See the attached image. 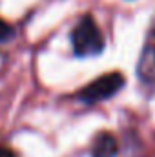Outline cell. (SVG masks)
I'll use <instances>...</instances> for the list:
<instances>
[{
  "mask_svg": "<svg viewBox=\"0 0 155 157\" xmlns=\"http://www.w3.org/2000/svg\"><path fill=\"white\" fill-rule=\"evenodd\" d=\"M71 46L77 57H95L102 53L104 49V39L95 24V20L86 15L78 20V24L71 31Z\"/></svg>",
  "mask_w": 155,
  "mask_h": 157,
  "instance_id": "cell-1",
  "label": "cell"
},
{
  "mask_svg": "<svg viewBox=\"0 0 155 157\" xmlns=\"http://www.w3.org/2000/svg\"><path fill=\"white\" fill-rule=\"evenodd\" d=\"M124 86V77L119 71H112L108 75L95 78L93 82L86 84L80 91L77 93L78 101L86 102V104H95L100 101H106L110 97H113L117 91Z\"/></svg>",
  "mask_w": 155,
  "mask_h": 157,
  "instance_id": "cell-2",
  "label": "cell"
},
{
  "mask_svg": "<svg viewBox=\"0 0 155 157\" xmlns=\"http://www.w3.org/2000/svg\"><path fill=\"white\" fill-rule=\"evenodd\" d=\"M137 77L144 86L155 88V46L153 44H146L142 48L141 57H139V64H137Z\"/></svg>",
  "mask_w": 155,
  "mask_h": 157,
  "instance_id": "cell-3",
  "label": "cell"
},
{
  "mask_svg": "<svg viewBox=\"0 0 155 157\" xmlns=\"http://www.w3.org/2000/svg\"><path fill=\"white\" fill-rule=\"evenodd\" d=\"M119 144L115 137L108 132H100L91 144V157H115Z\"/></svg>",
  "mask_w": 155,
  "mask_h": 157,
  "instance_id": "cell-4",
  "label": "cell"
},
{
  "mask_svg": "<svg viewBox=\"0 0 155 157\" xmlns=\"http://www.w3.org/2000/svg\"><path fill=\"white\" fill-rule=\"evenodd\" d=\"M13 35H15L13 28H11L7 22H4V20L0 18V42H7Z\"/></svg>",
  "mask_w": 155,
  "mask_h": 157,
  "instance_id": "cell-5",
  "label": "cell"
},
{
  "mask_svg": "<svg viewBox=\"0 0 155 157\" xmlns=\"http://www.w3.org/2000/svg\"><path fill=\"white\" fill-rule=\"evenodd\" d=\"M0 157H17L15 155V152L13 150H9V148H0Z\"/></svg>",
  "mask_w": 155,
  "mask_h": 157,
  "instance_id": "cell-6",
  "label": "cell"
},
{
  "mask_svg": "<svg viewBox=\"0 0 155 157\" xmlns=\"http://www.w3.org/2000/svg\"><path fill=\"white\" fill-rule=\"evenodd\" d=\"M152 35L155 37V22H153V26H152Z\"/></svg>",
  "mask_w": 155,
  "mask_h": 157,
  "instance_id": "cell-7",
  "label": "cell"
}]
</instances>
